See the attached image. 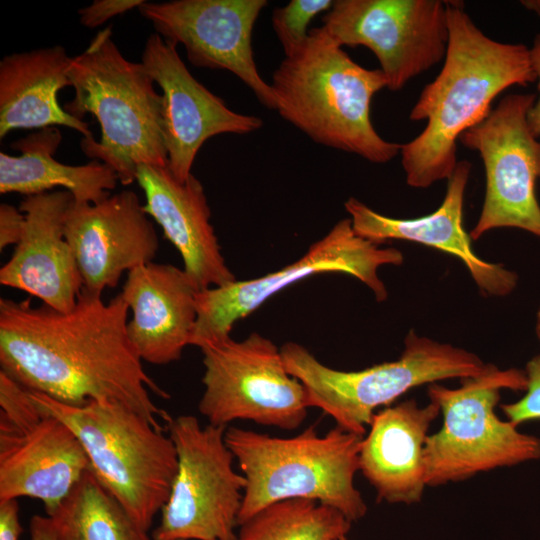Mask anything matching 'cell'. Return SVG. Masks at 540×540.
<instances>
[{
	"mask_svg": "<svg viewBox=\"0 0 540 540\" xmlns=\"http://www.w3.org/2000/svg\"><path fill=\"white\" fill-rule=\"evenodd\" d=\"M128 312L121 294L105 302L83 289L69 312L1 298L0 371L64 404H122L164 431L171 416L150 392L170 395L144 370L127 334Z\"/></svg>",
	"mask_w": 540,
	"mask_h": 540,
	"instance_id": "1",
	"label": "cell"
},
{
	"mask_svg": "<svg viewBox=\"0 0 540 540\" xmlns=\"http://www.w3.org/2000/svg\"><path fill=\"white\" fill-rule=\"evenodd\" d=\"M446 4L449 40L444 63L409 115L412 121L427 123L400 151L406 183L414 188L448 180L458 163L460 136L488 117L500 93L536 82L530 47L491 39L465 12L463 3Z\"/></svg>",
	"mask_w": 540,
	"mask_h": 540,
	"instance_id": "2",
	"label": "cell"
},
{
	"mask_svg": "<svg viewBox=\"0 0 540 540\" xmlns=\"http://www.w3.org/2000/svg\"><path fill=\"white\" fill-rule=\"evenodd\" d=\"M270 85L275 110L314 142L377 164L400 153L402 144L383 139L370 118L372 98L387 88L384 74L354 62L322 26L284 57Z\"/></svg>",
	"mask_w": 540,
	"mask_h": 540,
	"instance_id": "3",
	"label": "cell"
},
{
	"mask_svg": "<svg viewBox=\"0 0 540 540\" xmlns=\"http://www.w3.org/2000/svg\"><path fill=\"white\" fill-rule=\"evenodd\" d=\"M68 77L75 92L63 108L81 120L92 114L101 128L100 141L81 140L87 157L110 166L122 185L136 181L141 165L168 166L162 94L142 62L122 55L111 27L71 58Z\"/></svg>",
	"mask_w": 540,
	"mask_h": 540,
	"instance_id": "4",
	"label": "cell"
},
{
	"mask_svg": "<svg viewBox=\"0 0 540 540\" xmlns=\"http://www.w3.org/2000/svg\"><path fill=\"white\" fill-rule=\"evenodd\" d=\"M363 436L338 426L320 436L315 426L290 438L228 426L225 442L246 487L238 526L262 508L286 499H310L342 512L351 522L367 513L354 485Z\"/></svg>",
	"mask_w": 540,
	"mask_h": 540,
	"instance_id": "5",
	"label": "cell"
},
{
	"mask_svg": "<svg viewBox=\"0 0 540 540\" xmlns=\"http://www.w3.org/2000/svg\"><path fill=\"white\" fill-rule=\"evenodd\" d=\"M29 392L43 412L72 429L87 454L90 471L148 531L167 502L177 473L171 438L138 412L116 402L74 406Z\"/></svg>",
	"mask_w": 540,
	"mask_h": 540,
	"instance_id": "6",
	"label": "cell"
},
{
	"mask_svg": "<svg viewBox=\"0 0 540 540\" xmlns=\"http://www.w3.org/2000/svg\"><path fill=\"white\" fill-rule=\"evenodd\" d=\"M289 374L305 387L311 407L331 416L337 426L363 436L375 409L388 407L410 389L449 378L484 374L493 364L450 344L410 331L401 356L359 371H340L322 364L308 349L287 342L280 348Z\"/></svg>",
	"mask_w": 540,
	"mask_h": 540,
	"instance_id": "7",
	"label": "cell"
},
{
	"mask_svg": "<svg viewBox=\"0 0 540 540\" xmlns=\"http://www.w3.org/2000/svg\"><path fill=\"white\" fill-rule=\"evenodd\" d=\"M461 380L455 389L429 385L428 396L439 406L443 422L425 443L426 485L459 482L540 459V438L518 431L495 413L502 389L525 391V372L493 365L484 374Z\"/></svg>",
	"mask_w": 540,
	"mask_h": 540,
	"instance_id": "8",
	"label": "cell"
},
{
	"mask_svg": "<svg viewBox=\"0 0 540 540\" xmlns=\"http://www.w3.org/2000/svg\"><path fill=\"white\" fill-rule=\"evenodd\" d=\"M166 429L178 467L153 540H236L246 479L234 470L227 427L180 415Z\"/></svg>",
	"mask_w": 540,
	"mask_h": 540,
	"instance_id": "9",
	"label": "cell"
},
{
	"mask_svg": "<svg viewBox=\"0 0 540 540\" xmlns=\"http://www.w3.org/2000/svg\"><path fill=\"white\" fill-rule=\"evenodd\" d=\"M200 350L204 390L198 410L209 424L250 420L294 430L305 420L311 407L307 391L270 339L253 332L240 341L229 336L205 343Z\"/></svg>",
	"mask_w": 540,
	"mask_h": 540,
	"instance_id": "10",
	"label": "cell"
},
{
	"mask_svg": "<svg viewBox=\"0 0 540 540\" xmlns=\"http://www.w3.org/2000/svg\"><path fill=\"white\" fill-rule=\"evenodd\" d=\"M380 245L358 236L350 218L342 219L302 257L275 272L198 291L197 319L190 345L200 348L205 343L229 337L237 321L274 294L322 273L353 276L370 288L378 302L386 300L387 289L378 269L383 265H400L403 255L395 248Z\"/></svg>",
	"mask_w": 540,
	"mask_h": 540,
	"instance_id": "11",
	"label": "cell"
},
{
	"mask_svg": "<svg viewBox=\"0 0 540 540\" xmlns=\"http://www.w3.org/2000/svg\"><path fill=\"white\" fill-rule=\"evenodd\" d=\"M532 93L504 96L481 123L465 131L461 144L477 151L486 176L485 197L470 237L502 227L527 231L540 239V138L530 130L527 116L535 102Z\"/></svg>",
	"mask_w": 540,
	"mask_h": 540,
	"instance_id": "12",
	"label": "cell"
},
{
	"mask_svg": "<svg viewBox=\"0 0 540 540\" xmlns=\"http://www.w3.org/2000/svg\"><path fill=\"white\" fill-rule=\"evenodd\" d=\"M322 22L339 46L370 49L391 91L444 60L449 40L441 0H336Z\"/></svg>",
	"mask_w": 540,
	"mask_h": 540,
	"instance_id": "13",
	"label": "cell"
},
{
	"mask_svg": "<svg viewBox=\"0 0 540 540\" xmlns=\"http://www.w3.org/2000/svg\"><path fill=\"white\" fill-rule=\"evenodd\" d=\"M266 0H173L144 2L140 14L165 40L182 44L191 64L237 76L266 108L275 98L254 60L252 33Z\"/></svg>",
	"mask_w": 540,
	"mask_h": 540,
	"instance_id": "14",
	"label": "cell"
},
{
	"mask_svg": "<svg viewBox=\"0 0 540 540\" xmlns=\"http://www.w3.org/2000/svg\"><path fill=\"white\" fill-rule=\"evenodd\" d=\"M142 64L162 90L163 130L168 167L185 182L201 146L219 134H248L262 119L231 110L220 97L198 82L180 58L176 45L159 34L146 41Z\"/></svg>",
	"mask_w": 540,
	"mask_h": 540,
	"instance_id": "15",
	"label": "cell"
},
{
	"mask_svg": "<svg viewBox=\"0 0 540 540\" xmlns=\"http://www.w3.org/2000/svg\"><path fill=\"white\" fill-rule=\"evenodd\" d=\"M64 233L77 261L82 289L97 294L116 287L124 272L152 262L159 248L154 224L131 190L93 204L73 201Z\"/></svg>",
	"mask_w": 540,
	"mask_h": 540,
	"instance_id": "16",
	"label": "cell"
},
{
	"mask_svg": "<svg viewBox=\"0 0 540 540\" xmlns=\"http://www.w3.org/2000/svg\"><path fill=\"white\" fill-rule=\"evenodd\" d=\"M74 201L65 190L25 196L22 237L0 269V284L37 297L61 312L71 311L83 288L73 250L65 238L67 212Z\"/></svg>",
	"mask_w": 540,
	"mask_h": 540,
	"instance_id": "17",
	"label": "cell"
},
{
	"mask_svg": "<svg viewBox=\"0 0 540 540\" xmlns=\"http://www.w3.org/2000/svg\"><path fill=\"white\" fill-rule=\"evenodd\" d=\"M471 163L458 161L447 180L443 202L432 213L413 219L382 215L354 197L344 203L354 232L367 240L382 244L389 239L407 240L434 247L458 257L469 270L482 293L505 296L517 285L518 276L502 264L480 259L472 250L471 237L463 226V204Z\"/></svg>",
	"mask_w": 540,
	"mask_h": 540,
	"instance_id": "18",
	"label": "cell"
},
{
	"mask_svg": "<svg viewBox=\"0 0 540 540\" xmlns=\"http://www.w3.org/2000/svg\"><path fill=\"white\" fill-rule=\"evenodd\" d=\"M136 181L145 195L144 211L177 249L183 269L197 289L235 282L210 223L211 211L201 182L193 174L180 182L168 166L150 165L137 168Z\"/></svg>",
	"mask_w": 540,
	"mask_h": 540,
	"instance_id": "19",
	"label": "cell"
},
{
	"mask_svg": "<svg viewBox=\"0 0 540 540\" xmlns=\"http://www.w3.org/2000/svg\"><path fill=\"white\" fill-rule=\"evenodd\" d=\"M198 291L172 264L152 261L128 272L120 294L132 312L127 334L142 361L167 365L181 358L196 324Z\"/></svg>",
	"mask_w": 540,
	"mask_h": 540,
	"instance_id": "20",
	"label": "cell"
},
{
	"mask_svg": "<svg viewBox=\"0 0 540 540\" xmlns=\"http://www.w3.org/2000/svg\"><path fill=\"white\" fill-rule=\"evenodd\" d=\"M89 469L80 440L55 416L26 433L0 435V501L38 499L52 517Z\"/></svg>",
	"mask_w": 540,
	"mask_h": 540,
	"instance_id": "21",
	"label": "cell"
},
{
	"mask_svg": "<svg viewBox=\"0 0 540 540\" xmlns=\"http://www.w3.org/2000/svg\"><path fill=\"white\" fill-rule=\"evenodd\" d=\"M439 413L433 401L422 407L409 399L374 414L362 440L359 471L379 501L407 505L421 501L427 486L424 447Z\"/></svg>",
	"mask_w": 540,
	"mask_h": 540,
	"instance_id": "22",
	"label": "cell"
},
{
	"mask_svg": "<svg viewBox=\"0 0 540 540\" xmlns=\"http://www.w3.org/2000/svg\"><path fill=\"white\" fill-rule=\"evenodd\" d=\"M71 58L56 45L13 53L0 61V138L15 129L64 126L93 138L84 120L69 114L58 102V92L71 86Z\"/></svg>",
	"mask_w": 540,
	"mask_h": 540,
	"instance_id": "23",
	"label": "cell"
},
{
	"mask_svg": "<svg viewBox=\"0 0 540 540\" xmlns=\"http://www.w3.org/2000/svg\"><path fill=\"white\" fill-rule=\"evenodd\" d=\"M62 141L57 127H47L11 144L18 156L0 152V193L25 196L63 188L79 203H97L110 196L119 181L116 172L98 160L84 165L58 162L54 154Z\"/></svg>",
	"mask_w": 540,
	"mask_h": 540,
	"instance_id": "24",
	"label": "cell"
},
{
	"mask_svg": "<svg viewBox=\"0 0 540 540\" xmlns=\"http://www.w3.org/2000/svg\"><path fill=\"white\" fill-rule=\"evenodd\" d=\"M352 522L339 510L310 499L274 502L239 525L236 540H339Z\"/></svg>",
	"mask_w": 540,
	"mask_h": 540,
	"instance_id": "25",
	"label": "cell"
},
{
	"mask_svg": "<svg viewBox=\"0 0 540 540\" xmlns=\"http://www.w3.org/2000/svg\"><path fill=\"white\" fill-rule=\"evenodd\" d=\"M52 518L77 540H151L90 469Z\"/></svg>",
	"mask_w": 540,
	"mask_h": 540,
	"instance_id": "26",
	"label": "cell"
},
{
	"mask_svg": "<svg viewBox=\"0 0 540 540\" xmlns=\"http://www.w3.org/2000/svg\"><path fill=\"white\" fill-rule=\"evenodd\" d=\"M45 416L29 390L0 371V435L26 433Z\"/></svg>",
	"mask_w": 540,
	"mask_h": 540,
	"instance_id": "27",
	"label": "cell"
},
{
	"mask_svg": "<svg viewBox=\"0 0 540 540\" xmlns=\"http://www.w3.org/2000/svg\"><path fill=\"white\" fill-rule=\"evenodd\" d=\"M332 0H291L287 5L274 9L273 30L281 43L285 56L304 45L309 37L308 26L312 19L327 12Z\"/></svg>",
	"mask_w": 540,
	"mask_h": 540,
	"instance_id": "28",
	"label": "cell"
},
{
	"mask_svg": "<svg viewBox=\"0 0 540 540\" xmlns=\"http://www.w3.org/2000/svg\"><path fill=\"white\" fill-rule=\"evenodd\" d=\"M526 393L518 401L501 405L507 421L515 427L540 420V355L531 358L525 368Z\"/></svg>",
	"mask_w": 540,
	"mask_h": 540,
	"instance_id": "29",
	"label": "cell"
},
{
	"mask_svg": "<svg viewBox=\"0 0 540 540\" xmlns=\"http://www.w3.org/2000/svg\"><path fill=\"white\" fill-rule=\"evenodd\" d=\"M144 0H95L78 11L80 23L87 28H95L109 19L139 8Z\"/></svg>",
	"mask_w": 540,
	"mask_h": 540,
	"instance_id": "30",
	"label": "cell"
},
{
	"mask_svg": "<svg viewBox=\"0 0 540 540\" xmlns=\"http://www.w3.org/2000/svg\"><path fill=\"white\" fill-rule=\"evenodd\" d=\"M25 225V216L20 209L8 203L0 204V251L20 241Z\"/></svg>",
	"mask_w": 540,
	"mask_h": 540,
	"instance_id": "31",
	"label": "cell"
},
{
	"mask_svg": "<svg viewBox=\"0 0 540 540\" xmlns=\"http://www.w3.org/2000/svg\"><path fill=\"white\" fill-rule=\"evenodd\" d=\"M21 533L17 499L0 501V540H19Z\"/></svg>",
	"mask_w": 540,
	"mask_h": 540,
	"instance_id": "32",
	"label": "cell"
},
{
	"mask_svg": "<svg viewBox=\"0 0 540 540\" xmlns=\"http://www.w3.org/2000/svg\"><path fill=\"white\" fill-rule=\"evenodd\" d=\"M531 61L536 76L538 97L530 108L527 120L532 133L540 138V33L537 34L530 47Z\"/></svg>",
	"mask_w": 540,
	"mask_h": 540,
	"instance_id": "33",
	"label": "cell"
},
{
	"mask_svg": "<svg viewBox=\"0 0 540 540\" xmlns=\"http://www.w3.org/2000/svg\"><path fill=\"white\" fill-rule=\"evenodd\" d=\"M31 540H62L58 522L49 516L34 515L30 521Z\"/></svg>",
	"mask_w": 540,
	"mask_h": 540,
	"instance_id": "34",
	"label": "cell"
},
{
	"mask_svg": "<svg viewBox=\"0 0 540 540\" xmlns=\"http://www.w3.org/2000/svg\"><path fill=\"white\" fill-rule=\"evenodd\" d=\"M521 5L540 17V0H522Z\"/></svg>",
	"mask_w": 540,
	"mask_h": 540,
	"instance_id": "35",
	"label": "cell"
},
{
	"mask_svg": "<svg viewBox=\"0 0 540 540\" xmlns=\"http://www.w3.org/2000/svg\"><path fill=\"white\" fill-rule=\"evenodd\" d=\"M57 521V520H56ZM58 522V521H57ZM61 529L62 540H77L76 537L58 522Z\"/></svg>",
	"mask_w": 540,
	"mask_h": 540,
	"instance_id": "36",
	"label": "cell"
},
{
	"mask_svg": "<svg viewBox=\"0 0 540 540\" xmlns=\"http://www.w3.org/2000/svg\"><path fill=\"white\" fill-rule=\"evenodd\" d=\"M536 333H537L538 339L540 340V307H539V310L537 312Z\"/></svg>",
	"mask_w": 540,
	"mask_h": 540,
	"instance_id": "37",
	"label": "cell"
},
{
	"mask_svg": "<svg viewBox=\"0 0 540 540\" xmlns=\"http://www.w3.org/2000/svg\"><path fill=\"white\" fill-rule=\"evenodd\" d=\"M339 540H349L346 536L340 538Z\"/></svg>",
	"mask_w": 540,
	"mask_h": 540,
	"instance_id": "38",
	"label": "cell"
}]
</instances>
